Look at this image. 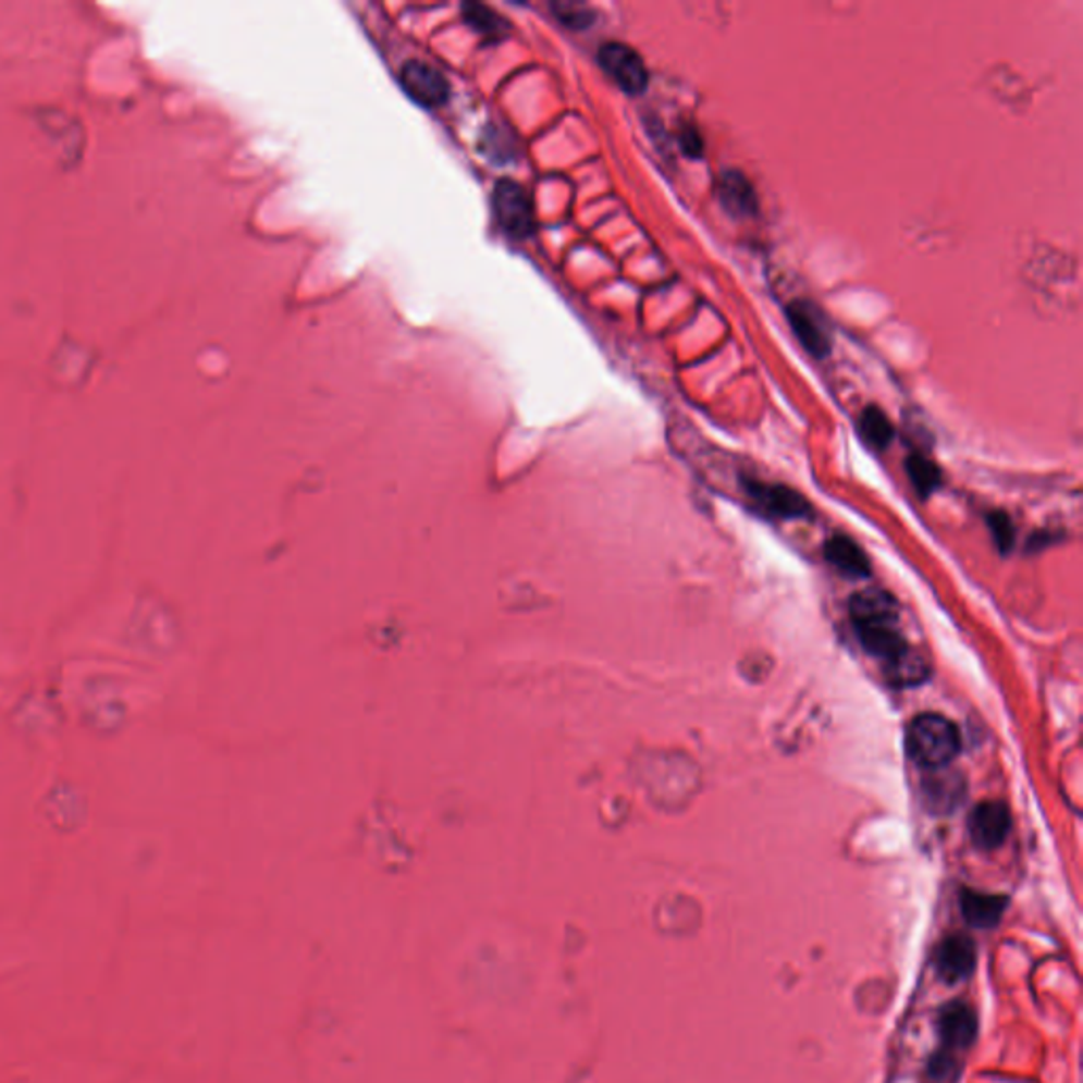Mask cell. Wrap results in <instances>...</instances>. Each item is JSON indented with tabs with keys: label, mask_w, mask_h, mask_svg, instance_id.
Segmentation results:
<instances>
[{
	"label": "cell",
	"mask_w": 1083,
	"mask_h": 1083,
	"mask_svg": "<svg viewBox=\"0 0 1083 1083\" xmlns=\"http://www.w3.org/2000/svg\"><path fill=\"white\" fill-rule=\"evenodd\" d=\"M719 201L724 210L735 219H749L758 214V195L746 174L739 170H726L719 179Z\"/></svg>",
	"instance_id": "4fadbf2b"
},
{
	"label": "cell",
	"mask_w": 1083,
	"mask_h": 1083,
	"mask_svg": "<svg viewBox=\"0 0 1083 1083\" xmlns=\"http://www.w3.org/2000/svg\"><path fill=\"white\" fill-rule=\"evenodd\" d=\"M935 1026H937V1035L942 1042L939 1049H946L950 1054H959V1051L972 1047L973 1042L977 1039L980 1020H977L975 1009L968 1001L957 999V1001L942 1006V1009L937 1011V1018H935Z\"/></svg>",
	"instance_id": "277c9868"
},
{
	"label": "cell",
	"mask_w": 1083,
	"mask_h": 1083,
	"mask_svg": "<svg viewBox=\"0 0 1083 1083\" xmlns=\"http://www.w3.org/2000/svg\"><path fill=\"white\" fill-rule=\"evenodd\" d=\"M493 212L497 224L515 239H527L533 233V204L519 183L504 179L493 188Z\"/></svg>",
	"instance_id": "3957f363"
},
{
	"label": "cell",
	"mask_w": 1083,
	"mask_h": 1083,
	"mask_svg": "<svg viewBox=\"0 0 1083 1083\" xmlns=\"http://www.w3.org/2000/svg\"><path fill=\"white\" fill-rule=\"evenodd\" d=\"M961 1067L957 1054H950L946 1049H937L930 1064H927V1075L934 1083H952L957 1080Z\"/></svg>",
	"instance_id": "d6986e66"
},
{
	"label": "cell",
	"mask_w": 1083,
	"mask_h": 1083,
	"mask_svg": "<svg viewBox=\"0 0 1083 1083\" xmlns=\"http://www.w3.org/2000/svg\"><path fill=\"white\" fill-rule=\"evenodd\" d=\"M908 755L923 768H946L961 751L959 728L939 713L916 715L906 733Z\"/></svg>",
	"instance_id": "7a4b0ae2"
},
{
	"label": "cell",
	"mask_w": 1083,
	"mask_h": 1083,
	"mask_svg": "<svg viewBox=\"0 0 1083 1083\" xmlns=\"http://www.w3.org/2000/svg\"><path fill=\"white\" fill-rule=\"evenodd\" d=\"M553 11L555 15L559 17L561 22L569 28H589L593 22H595V13L584 7V4H574V2H565V4H553Z\"/></svg>",
	"instance_id": "ffe728a7"
},
{
	"label": "cell",
	"mask_w": 1083,
	"mask_h": 1083,
	"mask_svg": "<svg viewBox=\"0 0 1083 1083\" xmlns=\"http://www.w3.org/2000/svg\"><path fill=\"white\" fill-rule=\"evenodd\" d=\"M851 623L863 650L883 663V669L910 652L899 631V605L883 589H865L851 598Z\"/></svg>",
	"instance_id": "6da1fadb"
},
{
	"label": "cell",
	"mask_w": 1083,
	"mask_h": 1083,
	"mask_svg": "<svg viewBox=\"0 0 1083 1083\" xmlns=\"http://www.w3.org/2000/svg\"><path fill=\"white\" fill-rule=\"evenodd\" d=\"M923 793L930 811H934L937 815H948L961 804L965 796V784L961 775L937 768L932 771V777L925 779Z\"/></svg>",
	"instance_id": "7c38bea8"
},
{
	"label": "cell",
	"mask_w": 1083,
	"mask_h": 1083,
	"mask_svg": "<svg viewBox=\"0 0 1083 1083\" xmlns=\"http://www.w3.org/2000/svg\"><path fill=\"white\" fill-rule=\"evenodd\" d=\"M401 85L407 96L426 109L443 107L448 100V83L434 66L411 60L401 69Z\"/></svg>",
	"instance_id": "ba28073f"
},
{
	"label": "cell",
	"mask_w": 1083,
	"mask_h": 1083,
	"mask_svg": "<svg viewBox=\"0 0 1083 1083\" xmlns=\"http://www.w3.org/2000/svg\"><path fill=\"white\" fill-rule=\"evenodd\" d=\"M906 472L910 477V483L919 491L921 497L932 495L935 489L942 483V472L934 461L921 453H914L906 459Z\"/></svg>",
	"instance_id": "e0dca14e"
},
{
	"label": "cell",
	"mask_w": 1083,
	"mask_h": 1083,
	"mask_svg": "<svg viewBox=\"0 0 1083 1083\" xmlns=\"http://www.w3.org/2000/svg\"><path fill=\"white\" fill-rule=\"evenodd\" d=\"M825 559L849 578H867L870 559L860 544L847 536H832L825 542Z\"/></svg>",
	"instance_id": "5bb4252c"
},
{
	"label": "cell",
	"mask_w": 1083,
	"mask_h": 1083,
	"mask_svg": "<svg viewBox=\"0 0 1083 1083\" xmlns=\"http://www.w3.org/2000/svg\"><path fill=\"white\" fill-rule=\"evenodd\" d=\"M677 140H679V147L684 150V155H688V157H701L703 155V138H701V134L692 125H686L679 132Z\"/></svg>",
	"instance_id": "7402d4cb"
},
{
	"label": "cell",
	"mask_w": 1083,
	"mask_h": 1083,
	"mask_svg": "<svg viewBox=\"0 0 1083 1083\" xmlns=\"http://www.w3.org/2000/svg\"><path fill=\"white\" fill-rule=\"evenodd\" d=\"M787 320L809 354H813L815 358H825L829 354L832 335L815 305L807 300H793L787 307Z\"/></svg>",
	"instance_id": "30bf717a"
},
{
	"label": "cell",
	"mask_w": 1083,
	"mask_h": 1083,
	"mask_svg": "<svg viewBox=\"0 0 1083 1083\" xmlns=\"http://www.w3.org/2000/svg\"><path fill=\"white\" fill-rule=\"evenodd\" d=\"M464 20L481 35L485 37L500 38L504 35V30L508 28L506 22L502 20V15L493 13L489 7H483V4H464Z\"/></svg>",
	"instance_id": "ac0fdd59"
},
{
	"label": "cell",
	"mask_w": 1083,
	"mask_h": 1083,
	"mask_svg": "<svg viewBox=\"0 0 1083 1083\" xmlns=\"http://www.w3.org/2000/svg\"><path fill=\"white\" fill-rule=\"evenodd\" d=\"M959 906H961V914H963L965 923L972 930L988 932L1001 923V919L1008 910L1009 899L1008 896H999V894L963 889L959 894Z\"/></svg>",
	"instance_id": "8fae6325"
},
{
	"label": "cell",
	"mask_w": 1083,
	"mask_h": 1083,
	"mask_svg": "<svg viewBox=\"0 0 1083 1083\" xmlns=\"http://www.w3.org/2000/svg\"><path fill=\"white\" fill-rule=\"evenodd\" d=\"M861 439L874 448H887L891 445L896 430L889 421V417L881 411L878 407H865L860 417Z\"/></svg>",
	"instance_id": "2e32d148"
},
{
	"label": "cell",
	"mask_w": 1083,
	"mask_h": 1083,
	"mask_svg": "<svg viewBox=\"0 0 1083 1083\" xmlns=\"http://www.w3.org/2000/svg\"><path fill=\"white\" fill-rule=\"evenodd\" d=\"M932 673V665L927 661L925 654H921L919 650L910 648L908 654H903L897 663L889 665L883 669V675L885 679L896 686V688H910V686H919L923 684Z\"/></svg>",
	"instance_id": "9a60e30c"
},
{
	"label": "cell",
	"mask_w": 1083,
	"mask_h": 1083,
	"mask_svg": "<svg viewBox=\"0 0 1083 1083\" xmlns=\"http://www.w3.org/2000/svg\"><path fill=\"white\" fill-rule=\"evenodd\" d=\"M743 487L751 502L768 517L775 519H807L811 515V504L804 495L791 487L771 485L762 481L746 479Z\"/></svg>",
	"instance_id": "52a82bcc"
},
{
	"label": "cell",
	"mask_w": 1083,
	"mask_h": 1083,
	"mask_svg": "<svg viewBox=\"0 0 1083 1083\" xmlns=\"http://www.w3.org/2000/svg\"><path fill=\"white\" fill-rule=\"evenodd\" d=\"M977 965V948L970 935H946L934 952V970L944 984H959L972 977Z\"/></svg>",
	"instance_id": "5b68a950"
},
{
	"label": "cell",
	"mask_w": 1083,
	"mask_h": 1083,
	"mask_svg": "<svg viewBox=\"0 0 1083 1083\" xmlns=\"http://www.w3.org/2000/svg\"><path fill=\"white\" fill-rule=\"evenodd\" d=\"M599 64L627 94H641L648 87V71L636 49L625 42H605L599 49Z\"/></svg>",
	"instance_id": "8992f818"
},
{
	"label": "cell",
	"mask_w": 1083,
	"mask_h": 1083,
	"mask_svg": "<svg viewBox=\"0 0 1083 1083\" xmlns=\"http://www.w3.org/2000/svg\"><path fill=\"white\" fill-rule=\"evenodd\" d=\"M1011 832V815L1004 802H982L970 817V838L982 851L999 849Z\"/></svg>",
	"instance_id": "9c48e42d"
},
{
	"label": "cell",
	"mask_w": 1083,
	"mask_h": 1083,
	"mask_svg": "<svg viewBox=\"0 0 1083 1083\" xmlns=\"http://www.w3.org/2000/svg\"><path fill=\"white\" fill-rule=\"evenodd\" d=\"M988 527H990L995 546L1001 553H1008L1009 549L1013 546V533H1016L1011 519H1009L1006 513H990L988 515Z\"/></svg>",
	"instance_id": "44dd1931"
}]
</instances>
